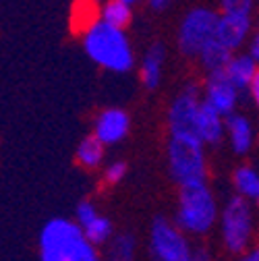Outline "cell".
<instances>
[{
  "label": "cell",
  "instance_id": "7c38bea8",
  "mask_svg": "<svg viewBox=\"0 0 259 261\" xmlns=\"http://www.w3.org/2000/svg\"><path fill=\"white\" fill-rule=\"evenodd\" d=\"M195 128L197 135L203 143H218L222 139L224 133V122H222V114L208 102L201 100L199 108H197V116H195Z\"/></svg>",
  "mask_w": 259,
  "mask_h": 261
},
{
  "label": "cell",
  "instance_id": "d4e9b609",
  "mask_svg": "<svg viewBox=\"0 0 259 261\" xmlns=\"http://www.w3.org/2000/svg\"><path fill=\"white\" fill-rule=\"evenodd\" d=\"M249 87H251V95H253V100H255V104H257V108H259V71H257V73H255V77L251 79Z\"/></svg>",
  "mask_w": 259,
  "mask_h": 261
},
{
  "label": "cell",
  "instance_id": "30bf717a",
  "mask_svg": "<svg viewBox=\"0 0 259 261\" xmlns=\"http://www.w3.org/2000/svg\"><path fill=\"white\" fill-rule=\"evenodd\" d=\"M249 27H251L249 15H228V13H222V15H218V21H216L214 40H218L226 48L237 50L245 42V38L249 34Z\"/></svg>",
  "mask_w": 259,
  "mask_h": 261
},
{
  "label": "cell",
  "instance_id": "cb8c5ba5",
  "mask_svg": "<svg viewBox=\"0 0 259 261\" xmlns=\"http://www.w3.org/2000/svg\"><path fill=\"white\" fill-rule=\"evenodd\" d=\"M126 174V164L124 162H114V164H110L108 168H106V180L108 182H118V180H122V176Z\"/></svg>",
  "mask_w": 259,
  "mask_h": 261
},
{
  "label": "cell",
  "instance_id": "d6986e66",
  "mask_svg": "<svg viewBox=\"0 0 259 261\" xmlns=\"http://www.w3.org/2000/svg\"><path fill=\"white\" fill-rule=\"evenodd\" d=\"M83 228V234L91 245H104L110 237H112V224L108 218L104 216H95L93 220H89Z\"/></svg>",
  "mask_w": 259,
  "mask_h": 261
},
{
  "label": "cell",
  "instance_id": "e0dca14e",
  "mask_svg": "<svg viewBox=\"0 0 259 261\" xmlns=\"http://www.w3.org/2000/svg\"><path fill=\"white\" fill-rule=\"evenodd\" d=\"M102 158H104V143L98 137H95V135H89V137H85L79 143V147H77V160L81 162L83 166L95 168L102 162Z\"/></svg>",
  "mask_w": 259,
  "mask_h": 261
},
{
  "label": "cell",
  "instance_id": "484cf974",
  "mask_svg": "<svg viewBox=\"0 0 259 261\" xmlns=\"http://www.w3.org/2000/svg\"><path fill=\"white\" fill-rule=\"evenodd\" d=\"M251 56L255 58V62H259V31L255 34V38L251 42Z\"/></svg>",
  "mask_w": 259,
  "mask_h": 261
},
{
  "label": "cell",
  "instance_id": "8992f818",
  "mask_svg": "<svg viewBox=\"0 0 259 261\" xmlns=\"http://www.w3.org/2000/svg\"><path fill=\"white\" fill-rule=\"evenodd\" d=\"M222 237L224 245L232 253H241L251 239V207L247 199L232 197L222 214Z\"/></svg>",
  "mask_w": 259,
  "mask_h": 261
},
{
  "label": "cell",
  "instance_id": "2e32d148",
  "mask_svg": "<svg viewBox=\"0 0 259 261\" xmlns=\"http://www.w3.org/2000/svg\"><path fill=\"white\" fill-rule=\"evenodd\" d=\"M201 58V62L208 67V71H216V69H224L226 64L230 62L232 58V50L230 48H226L224 44H220L218 40H210L197 54Z\"/></svg>",
  "mask_w": 259,
  "mask_h": 261
},
{
  "label": "cell",
  "instance_id": "6da1fadb",
  "mask_svg": "<svg viewBox=\"0 0 259 261\" xmlns=\"http://www.w3.org/2000/svg\"><path fill=\"white\" fill-rule=\"evenodd\" d=\"M40 257L42 261H95L98 251L79 224L54 218L40 232Z\"/></svg>",
  "mask_w": 259,
  "mask_h": 261
},
{
  "label": "cell",
  "instance_id": "3957f363",
  "mask_svg": "<svg viewBox=\"0 0 259 261\" xmlns=\"http://www.w3.org/2000/svg\"><path fill=\"white\" fill-rule=\"evenodd\" d=\"M218 216L214 195L205 180H191L180 185V203H178V226L193 234H205L214 226Z\"/></svg>",
  "mask_w": 259,
  "mask_h": 261
},
{
  "label": "cell",
  "instance_id": "44dd1931",
  "mask_svg": "<svg viewBox=\"0 0 259 261\" xmlns=\"http://www.w3.org/2000/svg\"><path fill=\"white\" fill-rule=\"evenodd\" d=\"M133 255H135V239H133V234L122 232L112 241V245H110V257L112 259L128 261V259H133Z\"/></svg>",
  "mask_w": 259,
  "mask_h": 261
},
{
  "label": "cell",
  "instance_id": "5bb4252c",
  "mask_svg": "<svg viewBox=\"0 0 259 261\" xmlns=\"http://www.w3.org/2000/svg\"><path fill=\"white\" fill-rule=\"evenodd\" d=\"M226 126H228V135H230V143H232V149L237 153H245L249 151L251 143H253V130H251V124L245 116H239V114H228V120H226Z\"/></svg>",
  "mask_w": 259,
  "mask_h": 261
},
{
  "label": "cell",
  "instance_id": "9c48e42d",
  "mask_svg": "<svg viewBox=\"0 0 259 261\" xmlns=\"http://www.w3.org/2000/svg\"><path fill=\"white\" fill-rule=\"evenodd\" d=\"M205 100L222 114V116H228L239 100V89L230 83L228 75H226L224 69H216L210 71L208 77V87H205Z\"/></svg>",
  "mask_w": 259,
  "mask_h": 261
},
{
  "label": "cell",
  "instance_id": "603a6c76",
  "mask_svg": "<svg viewBox=\"0 0 259 261\" xmlns=\"http://www.w3.org/2000/svg\"><path fill=\"white\" fill-rule=\"evenodd\" d=\"M95 216H98V212H95V207L89 203V201H83L77 205V224L79 226H85L89 220H93Z\"/></svg>",
  "mask_w": 259,
  "mask_h": 261
},
{
  "label": "cell",
  "instance_id": "f1b7e54d",
  "mask_svg": "<svg viewBox=\"0 0 259 261\" xmlns=\"http://www.w3.org/2000/svg\"><path fill=\"white\" fill-rule=\"evenodd\" d=\"M122 3H126V5H133V3H137V0H122Z\"/></svg>",
  "mask_w": 259,
  "mask_h": 261
},
{
  "label": "cell",
  "instance_id": "4fadbf2b",
  "mask_svg": "<svg viewBox=\"0 0 259 261\" xmlns=\"http://www.w3.org/2000/svg\"><path fill=\"white\" fill-rule=\"evenodd\" d=\"M224 71H226V75H228L230 83L239 91H243V89L249 87L251 79L255 77L257 64H255V58L253 56H232L230 62L224 67Z\"/></svg>",
  "mask_w": 259,
  "mask_h": 261
},
{
  "label": "cell",
  "instance_id": "5b68a950",
  "mask_svg": "<svg viewBox=\"0 0 259 261\" xmlns=\"http://www.w3.org/2000/svg\"><path fill=\"white\" fill-rule=\"evenodd\" d=\"M218 15L208 9H193L183 19L178 31V48L187 56H197L199 50L214 38Z\"/></svg>",
  "mask_w": 259,
  "mask_h": 261
},
{
  "label": "cell",
  "instance_id": "ffe728a7",
  "mask_svg": "<svg viewBox=\"0 0 259 261\" xmlns=\"http://www.w3.org/2000/svg\"><path fill=\"white\" fill-rule=\"evenodd\" d=\"M235 185L243 197H255L259 189V174L253 168L243 166L235 172Z\"/></svg>",
  "mask_w": 259,
  "mask_h": 261
},
{
  "label": "cell",
  "instance_id": "7402d4cb",
  "mask_svg": "<svg viewBox=\"0 0 259 261\" xmlns=\"http://www.w3.org/2000/svg\"><path fill=\"white\" fill-rule=\"evenodd\" d=\"M253 0H222V13L228 15H249Z\"/></svg>",
  "mask_w": 259,
  "mask_h": 261
},
{
  "label": "cell",
  "instance_id": "83f0119b",
  "mask_svg": "<svg viewBox=\"0 0 259 261\" xmlns=\"http://www.w3.org/2000/svg\"><path fill=\"white\" fill-rule=\"evenodd\" d=\"M247 259H249V261H259V247H257V249H253V251L247 255Z\"/></svg>",
  "mask_w": 259,
  "mask_h": 261
},
{
  "label": "cell",
  "instance_id": "277c9868",
  "mask_svg": "<svg viewBox=\"0 0 259 261\" xmlns=\"http://www.w3.org/2000/svg\"><path fill=\"white\" fill-rule=\"evenodd\" d=\"M168 166L178 185L191 180H205V155L203 141L197 137L170 135L168 143Z\"/></svg>",
  "mask_w": 259,
  "mask_h": 261
},
{
  "label": "cell",
  "instance_id": "ba28073f",
  "mask_svg": "<svg viewBox=\"0 0 259 261\" xmlns=\"http://www.w3.org/2000/svg\"><path fill=\"white\" fill-rule=\"evenodd\" d=\"M199 89L195 85L187 87L170 108L168 120H170V135L176 137H197V128H195V116L199 108Z\"/></svg>",
  "mask_w": 259,
  "mask_h": 261
},
{
  "label": "cell",
  "instance_id": "52a82bcc",
  "mask_svg": "<svg viewBox=\"0 0 259 261\" xmlns=\"http://www.w3.org/2000/svg\"><path fill=\"white\" fill-rule=\"evenodd\" d=\"M149 251H151V257L158 261H189L191 259L189 243L164 218H156L151 224Z\"/></svg>",
  "mask_w": 259,
  "mask_h": 261
},
{
  "label": "cell",
  "instance_id": "f546056e",
  "mask_svg": "<svg viewBox=\"0 0 259 261\" xmlns=\"http://www.w3.org/2000/svg\"><path fill=\"white\" fill-rule=\"evenodd\" d=\"M255 199H257V203H259V189H257V195H255Z\"/></svg>",
  "mask_w": 259,
  "mask_h": 261
},
{
  "label": "cell",
  "instance_id": "8fae6325",
  "mask_svg": "<svg viewBox=\"0 0 259 261\" xmlns=\"http://www.w3.org/2000/svg\"><path fill=\"white\" fill-rule=\"evenodd\" d=\"M126 133H128V116L124 110L108 108L95 120V137L106 145L122 141Z\"/></svg>",
  "mask_w": 259,
  "mask_h": 261
},
{
  "label": "cell",
  "instance_id": "ac0fdd59",
  "mask_svg": "<svg viewBox=\"0 0 259 261\" xmlns=\"http://www.w3.org/2000/svg\"><path fill=\"white\" fill-rule=\"evenodd\" d=\"M102 21H106L112 27L124 29L131 21V5L122 3V0H108L102 11Z\"/></svg>",
  "mask_w": 259,
  "mask_h": 261
},
{
  "label": "cell",
  "instance_id": "7a4b0ae2",
  "mask_svg": "<svg viewBox=\"0 0 259 261\" xmlns=\"http://www.w3.org/2000/svg\"><path fill=\"white\" fill-rule=\"evenodd\" d=\"M85 52L100 67L116 73H124L133 67V50L128 46L122 29L108 25L106 21L93 23L85 31Z\"/></svg>",
  "mask_w": 259,
  "mask_h": 261
},
{
  "label": "cell",
  "instance_id": "9a60e30c",
  "mask_svg": "<svg viewBox=\"0 0 259 261\" xmlns=\"http://www.w3.org/2000/svg\"><path fill=\"white\" fill-rule=\"evenodd\" d=\"M162 62H164V46L153 44L145 58H143V67H141V79L147 89H156L162 77Z\"/></svg>",
  "mask_w": 259,
  "mask_h": 261
},
{
  "label": "cell",
  "instance_id": "4316f807",
  "mask_svg": "<svg viewBox=\"0 0 259 261\" xmlns=\"http://www.w3.org/2000/svg\"><path fill=\"white\" fill-rule=\"evenodd\" d=\"M168 3H170V0H149V5H151V9H156V11H160V9H164V7H168Z\"/></svg>",
  "mask_w": 259,
  "mask_h": 261
}]
</instances>
